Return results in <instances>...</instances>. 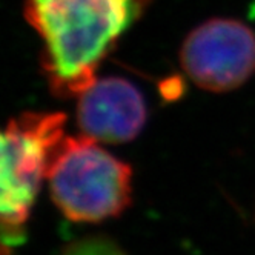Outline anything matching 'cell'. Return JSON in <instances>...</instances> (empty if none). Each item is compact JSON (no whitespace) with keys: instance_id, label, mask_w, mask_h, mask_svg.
Listing matches in <instances>:
<instances>
[{"instance_id":"5b68a950","label":"cell","mask_w":255,"mask_h":255,"mask_svg":"<svg viewBox=\"0 0 255 255\" xmlns=\"http://www.w3.org/2000/svg\"><path fill=\"white\" fill-rule=\"evenodd\" d=\"M79 126L85 135L103 143L134 140L146 123V105L131 82L120 77L96 80L79 96Z\"/></svg>"},{"instance_id":"7a4b0ae2","label":"cell","mask_w":255,"mask_h":255,"mask_svg":"<svg viewBox=\"0 0 255 255\" xmlns=\"http://www.w3.org/2000/svg\"><path fill=\"white\" fill-rule=\"evenodd\" d=\"M52 202L74 223H99L131 206L129 165L88 135L65 137L49 161Z\"/></svg>"},{"instance_id":"6da1fadb","label":"cell","mask_w":255,"mask_h":255,"mask_svg":"<svg viewBox=\"0 0 255 255\" xmlns=\"http://www.w3.org/2000/svg\"><path fill=\"white\" fill-rule=\"evenodd\" d=\"M149 0H26L25 14L45 43L43 66L54 93L79 97L100 62Z\"/></svg>"},{"instance_id":"277c9868","label":"cell","mask_w":255,"mask_h":255,"mask_svg":"<svg viewBox=\"0 0 255 255\" xmlns=\"http://www.w3.org/2000/svg\"><path fill=\"white\" fill-rule=\"evenodd\" d=\"M188 77L212 93L242 86L255 71V34L232 19H212L195 28L180 52Z\"/></svg>"},{"instance_id":"3957f363","label":"cell","mask_w":255,"mask_h":255,"mask_svg":"<svg viewBox=\"0 0 255 255\" xmlns=\"http://www.w3.org/2000/svg\"><path fill=\"white\" fill-rule=\"evenodd\" d=\"M62 113H28L0 128V240L15 245L49 161L65 138Z\"/></svg>"},{"instance_id":"8992f818","label":"cell","mask_w":255,"mask_h":255,"mask_svg":"<svg viewBox=\"0 0 255 255\" xmlns=\"http://www.w3.org/2000/svg\"><path fill=\"white\" fill-rule=\"evenodd\" d=\"M62 255H125V252L108 239H86L69 246Z\"/></svg>"}]
</instances>
